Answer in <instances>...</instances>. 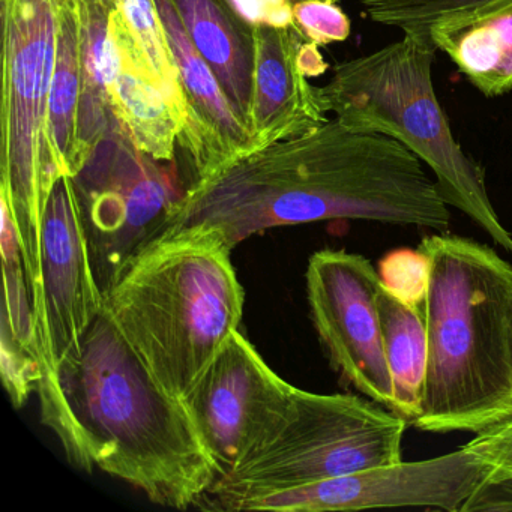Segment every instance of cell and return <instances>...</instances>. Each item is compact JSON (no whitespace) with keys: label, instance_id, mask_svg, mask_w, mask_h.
Returning <instances> with one entry per match:
<instances>
[{"label":"cell","instance_id":"1","mask_svg":"<svg viewBox=\"0 0 512 512\" xmlns=\"http://www.w3.org/2000/svg\"><path fill=\"white\" fill-rule=\"evenodd\" d=\"M422 164L397 140L332 119L251 149L190 185L170 230L208 224L232 248L275 227L326 220L449 233V205Z\"/></svg>","mask_w":512,"mask_h":512},{"label":"cell","instance_id":"2","mask_svg":"<svg viewBox=\"0 0 512 512\" xmlns=\"http://www.w3.org/2000/svg\"><path fill=\"white\" fill-rule=\"evenodd\" d=\"M37 394L73 466L97 467L155 505L194 508L218 479L184 403L152 379L106 307Z\"/></svg>","mask_w":512,"mask_h":512},{"label":"cell","instance_id":"3","mask_svg":"<svg viewBox=\"0 0 512 512\" xmlns=\"http://www.w3.org/2000/svg\"><path fill=\"white\" fill-rule=\"evenodd\" d=\"M425 296L427 370L421 413L427 433L491 430L512 418V265L493 248L433 233Z\"/></svg>","mask_w":512,"mask_h":512},{"label":"cell","instance_id":"4","mask_svg":"<svg viewBox=\"0 0 512 512\" xmlns=\"http://www.w3.org/2000/svg\"><path fill=\"white\" fill-rule=\"evenodd\" d=\"M232 251L217 227L185 224L140 251L104 293L125 340L176 400L241 326L245 292Z\"/></svg>","mask_w":512,"mask_h":512},{"label":"cell","instance_id":"5","mask_svg":"<svg viewBox=\"0 0 512 512\" xmlns=\"http://www.w3.org/2000/svg\"><path fill=\"white\" fill-rule=\"evenodd\" d=\"M436 52L431 41L404 34L397 43L337 65L322 88L329 112L346 127L406 146L433 172L446 203L512 254V235L488 196L484 169L454 139L437 100L431 76Z\"/></svg>","mask_w":512,"mask_h":512},{"label":"cell","instance_id":"6","mask_svg":"<svg viewBox=\"0 0 512 512\" xmlns=\"http://www.w3.org/2000/svg\"><path fill=\"white\" fill-rule=\"evenodd\" d=\"M407 425L370 398L295 386L277 427L233 472L217 479L194 508L238 512L265 494L400 463Z\"/></svg>","mask_w":512,"mask_h":512},{"label":"cell","instance_id":"7","mask_svg":"<svg viewBox=\"0 0 512 512\" xmlns=\"http://www.w3.org/2000/svg\"><path fill=\"white\" fill-rule=\"evenodd\" d=\"M62 0H2V184L22 245L32 304L41 280L44 215L64 178L50 140L49 104Z\"/></svg>","mask_w":512,"mask_h":512},{"label":"cell","instance_id":"8","mask_svg":"<svg viewBox=\"0 0 512 512\" xmlns=\"http://www.w3.org/2000/svg\"><path fill=\"white\" fill-rule=\"evenodd\" d=\"M140 152L118 124L73 178L95 275L103 293L128 263L169 232L187 188Z\"/></svg>","mask_w":512,"mask_h":512},{"label":"cell","instance_id":"9","mask_svg":"<svg viewBox=\"0 0 512 512\" xmlns=\"http://www.w3.org/2000/svg\"><path fill=\"white\" fill-rule=\"evenodd\" d=\"M379 287V271L361 254L325 248L308 259V311L332 368L347 385L392 410Z\"/></svg>","mask_w":512,"mask_h":512},{"label":"cell","instance_id":"10","mask_svg":"<svg viewBox=\"0 0 512 512\" xmlns=\"http://www.w3.org/2000/svg\"><path fill=\"white\" fill-rule=\"evenodd\" d=\"M491 467L469 446L440 457L400 461L248 500L239 511L325 512L371 508L463 511L484 487Z\"/></svg>","mask_w":512,"mask_h":512},{"label":"cell","instance_id":"11","mask_svg":"<svg viewBox=\"0 0 512 512\" xmlns=\"http://www.w3.org/2000/svg\"><path fill=\"white\" fill-rule=\"evenodd\" d=\"M293 388L236 331L182 400L218 469L229 475L286 413Z\"/></svg>","mask_w":512,"mask_h":512},{"label":"cell","instance_id":"12","mask_svg":"<svg viewBox=\"0 0 512 512\" xmlns=\"http://www.w3.org/2000/svg\"><path fill=\"white\" fill-rule=\"evenodd\" d=\"M104 307L76 187L73 178L64 176L44 215L40 289L34 301L41 380L53 376L80 346Z\"/></svg>","mask_w":512,"mask_h":512},{"label":"cell","instance_id":"13","mask_svg":"<svg viewBox=\"0 0 512 512\" xmlns=\"http://www.w3.org/2000/svg\"><path fill=\"white\" fill-rule=\"evenodd\" d=\"M254 55L251 98V149L275 140L307 133L329 121L322 88L308 82L301 62L304 35L287 28L257 23L245 25ZM250 149V151H251Z\"/></svg>","mask_w":512,"mask_h":512},{"label":"cell","instance_id":"14","mask_svg":"<svg viewBox=\"0 0 512 512\" xmlns=\"http://www.w3.org/2000/svg\"><path fill=\"white\" fill-rule=\"evenodd\" d=\"M113 22L121 59L109 91L113 118L140 152L158 163H172L181 139V122L128 31L118 5Z\"/></svg>","mask_w":512,"mask_h":512},{"label":"cell","instance_id":"15","mask_svg":"<svg viewBox=\"0 0 512 512\" xmlns=\"http://www.w3.org/2000/svg\"><path fill=\"white\" fill-rule=\"evenodd\" d=\"M430 41L485 97L512 91V0L439 26Z\"/></svg>","mask_w":512,"mask_h":512},{"label":"cell","instance_id":"16","mask_svg":"<svg viewBox=\"0 0 512 512\" xmlns=\"http://www.w3.org/2000/svg\"><path fill=\"white\" fill-rule=\"evenodd\" d=\"M182 22L236 110L250 119L254 55L244 25L236 26L217 0H175ZM250 127V122H248Z\"/></svg>","mask_w":512,"mask_h":512},{"label":"cell","instance_id":"17","mask_svg":"<svg viewBox=\"0 0 512 512\" xmlns=\"http://www.w3.org/2000/svg\"><path fill=\"white\" fill-rule=\"evenodd\" d=\"M82 95V0H62L49 127L62 175L70 178H76L86 164L79 139Z\"/></svg>","mask_w":512,"mask_h":512},{"label":"cell","instance_id":"18","mask_svg":"<svg viewBox=\"0 0 512 512\" xmlns=\"http://www.w3.org/2000/svg\"><path fill=\"white\" fill-rule=\"evenodd\" d=\"M377 305L382 323L383 349L394 394L392 410L413 424L421 413L427 370L424 308L401 301L382 280Z\"/></svg>","mask_w":512,"mask_h":512},{"label":"cell","instance_id":"19","mask_svg":"<svg viewBox=\"0 0 512 512\" xmlns=\"http://www.w3.org/2000/svg\"><path fill=\"white\" fill-rule=\"evenodd\" d=\"M118 8L161 91L172 104L181 122L182 137L190 124L191 106L178 68L173 62L157 5L154 0H118Z\"/></svg>","mask_w":512,"mask_h":512},{"label":"cell","instance_id":"20","mask_svg":"<svg viewBox=\"0 0 512 512\" xmlns=\"http://www.w3.org/2000/svg\"><path fill=\"white\" fill-rule=\"evenodd\" d=\"M2 208V271H4V307L0 331L10 334L17 343L38 358L37 331H35L34 307H32L31 289L23 260L22 245L16 224L7 205L0 202Z\"/></svg>","mask_w":512,"mask_h":512},{"label":"cell","instance_id":"21","mask_svg":"<svg viewBox=\"0 0 512 512\" xmlns=\"http://www.w3.org/2000/svg\"><path fill=\"white\" fill-rule=\"evenodd\" d=\"M365 16L403 34L430 41V32L446 23L466 19L503 0H359Z\"/></svg>","mask_w":512,"mask_h":512},{"label":"cell","instance_id":"22","mask_svg":"<svg viewBox=\"0 0 512 512\" xmlns=\"http://www.w3.org/2000/svg\"><path fill=\"white\" fill-rule=\"evenodd\" d=\"M380 280L401 301L424 308L430 280V260L424 251L403 250L386 254L379 263Z\"/></svg>","mask_w":512,"mask_h":512},{"label":"cell","instance_id":"23","mask_svg":"<svg viewBox=\"0 0 512 512\" xmlns=\"http://www.w3.org/2000/svg\"><path fill=\"white\" fill-rule=\"evenodd\" d=\"M293 20L305 40L317 46L346 41L349 17L335 0H299L293 5Z\"/></svg>","mask_w":512,"mask_h":512},{"label":"cell","instance_id":"24","mask_svg":"<svg viewBox=\"0 0 512 512\" xmlns=\"http://www.w3.org/2000/svg\"><path fill=\"white\" fill-rule=\"evenodd\" d=\"M466 446L490 464L491 472L485 484L512 481V418L475 434Z\"/></svg>","mask_w":512,"mask_h":512},{"label":"cell","instance_id":"25","mask_svg":"<svg viewBox=\"0 0 512 512\" xmlns=\"http://www.w3.org/2000/svg\"><path fill=\"white\" fill-rule=\"evenodd\" d=\"M268 2L278 13L284 14L287 17H293V7L290 5V0H268Z\"/></svg>","mask_w":512,"mask_h":512}]
</instances>
